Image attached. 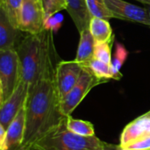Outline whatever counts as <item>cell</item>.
Segmentation results:
<instances>
[{"instance_id": "obj_20", "label": "cell", "mask_w": 150, "mask_h": 150, "mask_svg": "<svg viewBox=\"0 0 150 150\" xmlns=\"http://www.w3.org/2000/svg\"><path fill=\"white\" fill-rule=\"evenodd\" d=\"M23 0H0V7L4 10L12 25L18 28V15Z\"/></svg>"}, {"instance_id": "obj_29", "label": "cell", "mask_w": 150, "mask_h": 150, "mask_svg": "<svg viewBox=\"0 0 150 150\" xmlns=\"http://www.w3.org/2000/svg\"><path fill=\"white\" fill-rule=\"evenodd\" d=\"M142 117H145V118H149L150 119V111L149 112H146L145 114H143V115H142Z\"/></svg>"}, {"instance_id": "obj_4", "label": "cell", "mask_w": 150, "mask_h": 150, "mask_svg": "<svg viewBox=\"0 0 150 150\" xmlns=\"http://www.w3.org/2000/svg\"><path fill=\"white\" fill-rule=\"evenodd\" d=\"M21 79V69L17 51H0V105L4 104L12 95Z\"/></svg>"}, {"instance_id": "obj_14", "label": "cell", "mask_w": 150, "mask_h": 150, "mask_svg": "<svg viewBox=\"0 0 150 150\" xmlns=\"http://www.w3.org/2000/svg\"><path fill=\"white\" fill-rule=\"evenodd\" d=\"M68 3L67 11L72 18L78 32L89 28L91 16L86 7L84 0H66Z\"/></svg>"}, {"instance_id": "obj_18", "label": "cell", "mask_w": 150, "mask_h": 150, "mask_svg": "<svg viewBox=\"0 0 150 150\" xmlns=\"http://www.w3.org/2000/svg\"><path fill=\"white\" fill-rule=\"evenodd\" d=\"M67 127L71 132L84 137L95 136L93 125L86 120H76L71 116L67 117Z\"/></svg>"}, {"instance_id": "obj_15", "label": "cell", "mask_w": 150, "mask_h": 150, "mask_svg": "<svg viewBox=\"0 0 150 150\" xmlns=\"http://www.w3.org/2000/svg\"><path fill=\"white\" fill-rule=\"evenodd\" d=\"M89 30L96 42L113 43L114 41L112 28L107 19L91 17L89 23Z\"/></svg>"}, {"instance_id": "obj_19", "label": "cell", "mask_w": 150, "mask_h": 150, "mask_svg": "<svg viewBox=\"0 0 150 150\" xmlns=\"http://www.w3.org/2000/svg\"><path fill=\"white\" fill-rule=\"evenodd\" d=\"M84 2L91 17H98L107 20L115 18L114 14L109 10L105 0H84Z\"/></svg>"}, {"instance_id": "obj_7", "label": "cell", "mask_w": 150, "mask_h": 150, "mask_svg": "<svg viewBox=\"0 0 150 150\" xmlns=\"http://www.w3.org/2000/svg\"><path fill=\"white\" fill-rule=\"evenodd\" d=\"M83 70V68L75 60L60 61L57 63L54 79L61 99L76 84Z\"/></svg>"}, {"instance_id": "obj_6", "label": "cell", "mask_w": 150, "mask_h": 150, "mask_svg": "<svg viewBox=\"0 0 150 150\" xmlns=\"http://www.w3.org/2000/svg\"><path fill=\"white\" fill-rule=\"evenodd\" d=\"M45 18L40 0H23L18 15V29L29 34H38L45 30Z\"/></svg>"}, {"instance_id": "obj_13", "label": "cell", "mask_w": 150, "mask_h": 150, "mask_svg": "<svg viewBox=\"0 0 150 150\" xmlns=\"http://www.w3.org/2000/svg\"><path fill=\"white\" fill-rule=\"evenodd\" d=\"M95 42L96 41L89 28L80 32V40L75 61H76L83 68H85L88 63L94 58Z\"/></svg>"}, {"instance_id": "obj_25", "label": "cell", "mask_w": 150, "mask_h": 150, "mask_svg": "<svg viewBox=\"0 0 150 150\" xmlns=\"http://www.w3.org/2000/svg\"><path fill=\"white\" fill-rule=\"evenodd\" d=\"M6 138V129H4L1 125H0V148L3 147Z\"/></svg>"}, {"instance_id": "obj_1", "label": "cell", "mask_w": 150, "mask_h": 150, "mask_svg": "<svg viewBox=\"0 0 150 150\" xmlns=\"http://www.w3.org/2000/svg\"><path fill=\"white\" fill-rule=\"evenodd\" d=\"M58 55L52 58L36 83L29 88L25 103V127L21 144L13 150H33L36 142L63 117L55 79Z\"/></svg>"}, {"instance_id": "obj_17", "label": "cell", "mask_w": 150, "mask_h": 150, "mask_svg": "<svg viewBox=\"0 0 150 150\" xmlns=\"http://www.w3.org/2000/svg\"><path fill=\"white\" fill-rule=\"evenodd\" d=\"M128 56V51L125 46L118 41L115 44V52L112 59V69L113 73L114 80H120L122 74L120 73V69L125 63Z\"/></svg>"}, {"instance_id": "obj_11", "label": "cell", "mask_w": 150, "mask_h": 150, "mask_svg": "<svg viewBox=\"0 0 150 150\" xmlns=\"http://www.w3.org/2000/svg\"><path fill=\"white\" fill-rule=\"evenodd\" d=\"M25 103L8 127L5 142L0 150H13L21 144L25 127Z\"/></svg>"}, {"instance_id": "obj_12", "label": "cell", "mask_w": 150, "mask_h": 150, "mask_svg": "<svg viewBox=\"0 0 150 150\" xmlns=\"http://www.w3.org/2000/svg\"><path fill=\"white\" fill-rule=\"evenodd\" d=\"M148 135H150V119L140 116L124 128L119 145L124 149L132 142Z\"/></svg>"}, {"instance_id": "obj_22", "label": "cell", "mask_w": 150, "mask_h": 150, "mask_svg": "<svg viewBox=\"0 0 150 150\" xmlns=\"http://www.w3.org/2000/svg\"><path fill=\"white\" fill-rule=\"evenodd\" d=\"M45 13V17L52 16L62 10H67L68 3L66 0H40Z\"/></svg>"}, {"instance_id": "obj_9", "label": "cell", "mask_w": 150, "mask_h": 150, "mask_svg": "<svg viewBox=\"0 0 150 150\" xmlns=\"http://www.w3.org/2000/svg\"><path fill=\"white\" fill-rule=\"evenodd\" d=\"M115 18L135 22L149 26V18L145 7H141L124 0H105Z\"/></svg>"}, {"instance_id": "obj_16", "label": "cell", "mask_w": 150, "mask_h": 150, "mask_svg": "<svg viewBox=\"0 0 150 150\" xmlns=\"http://www.w3.org/2000/svg\"><path fill=\"white\" fill-rule=\"evenodd\" d=\"M83 69L90 71L93 76L105 81V83L108 82L110 79H113L112 65L99 61L96 58H93Z\"/></svg>"}, {"instance_id": "obj_24", "label": "cell", "mask_w": 150, "mask_h": 150, "mask_svg": "<svg viewBox=\"0 0 150 150\" xmlns=\"http://www.w3.org/2000/svg\"><path fill=\"white\" fill-rule=\"evenodd\" d=\"M124 149L130 150H150V135L145 136L132 142Z\"/></svg>"}, {"instance_id": "obj_2", "label": "cell", "mask_w": 150, "mask_h": 150, "mask_svg": "<svg viewBox=\"0 0 150 150\" xmlns=\"http://www.w3.org/2000/svg\"><path fill=\"white\" fill-rule=\"evenodd\" d=\"M53 31L44 30L38 34L27 33L18 49L22 79L29 88L40 77L49 61L58 55L53 38Z\"/></svg>"}, {"instance_id": "obj_27", "label": "cell", "mask_w": 150, "mask_h": 150, "mask_svg": "<svg viewBox=\"0 0 150 150\" xmlns=\"http://www.w3.org/2000/svg\"><path fill=\"white\" fill-rule=\"evenodd\" d=\"M144 7H145V9L147 10V12H148V14H149V22H150V3L149 4H144ZM149 27H150V25H149Z\"/></svg>"}, {"instance_id": "obj_5", "label": "cell", "mask_w": 150, "mask_h": 150, "mask_svg": "<svg viewBox=\"0 0 150 150\" xmlns=\"http://www.w3.org/2000/svg\"><path fill=\"white\" fill-rule=\"evenodd\" d=\"M104 83L105 82L96 77L90 71L83 69L76 84L61 99L62 114L65 117L70 116L87 94L94 87Z\"/></svg>"}, {"instance_id": "obj_3", "label": "cell", "mask_w": 150, "mask_h": 150, "mask_svg": "<svg viewBox=\"0 0 150 150\" xmlns=\"http://www.w3.org/2000/svg\"><path fill=\"white\" fill-rule=\"evenodd\" d=\"M106 144L96 135L84 137L71 132L67 127V117H63L36 142L33 150H104Z\"/></svg>"}, {"instance_id": "obj_23", "label": "cell", "mask_w": 150, "mask_h": 150, "mask_svg": "<svg viewBox=\"0 0 150 150\" xmlns=\"http://www.w3.org/2000/svg\"><path fill=\"white\" fill-rule=\"evenodd\" d=\"M63 17L58 12L52 16L47 17L44 21V28L45 30L53 31L54 33H57L62 25Z\"/></svg>"}, {"instance_id": "obj_21", "label": "cell", "mask_w": 150, "mask_h": 150, "mask_svg": "<svg viewBox=\"0 0 150 150\" xmlns=\"http://www.w3.org/2000/svg\"><path fill=\"white\" fill-rule=\"evenodd\" d=\"M113 43L95 42L94 58L112 65V47Z\"/></svg>"}, {"instance_id": "obj_28", "label": "cell", "mask_w": 150, "mask_h": 150, "mask_svg": "<svg viewBox=\"0 0 150 150\" xmlns=\"http://www.w3.org/2000/svg\"><path fill=\"white\" fill-rule=\"evenodd\" d=\"M136 1L141 2V3H142L143 4H149L150 3V0H136Z\"/></svg>"}, {"instance_id": "obj_26", "label": "cell", "mask_w": 150, "mask_h": 150, "mask_svg": "<svg viewBox=\"0 0 150 150\" xmlns=\"http://www.w3.org/2000/svg\"><path fill=\"white\" fill-rule=\"evenodd\" d=\"M118 149V145H112L110 143L106 144V147L104 150H117Z\"/></svg>"}, {"instance_id": "obj_30", "label": "cell", "mask_w": 150, "mask_h": 150, "mask_svg": "<svg viewBox=\"0 0 150 150\" xmlns=\"http://www.w3.org/2000/svg\"><path fill=\"white\" fill-rule=\"evenodd\" d=\"M117 150H130V149H122L120 145H118V149Z\"/></svg>"}, {"instance_id": "obj_10", "label": "cell", "mask_w": 150, "mask_h": 150, "mask_svg": "<svg viewBox=\"0 0 150 150\" xmlns=\"http://www.w3.org/2000/svg\"><path fill=\"white\" fill-rule=\"evenodd\" d=\"M15 27L6 12L0 7V51L17 50L25 35Z\"/></svg>"}, {"instance_id": "obj_8", "label": "cell", "mask_w": 150, "mask_h": 150, "mask_svg": "<svg viewBox=\"0 0 150 150\" xmlns=\"http://www.w3.org/2000/svg\"><path fill=\"white\" fill-rule=\"evenodd\" d=\"M29 86L21 79L12 95L2 105H0V125L7 130L18 111L24 105L28 96Z\"/></svg>"}]
</instances>
